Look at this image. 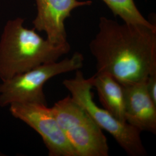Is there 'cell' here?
<instances>
[{
    "instance_id": "obj_1",
    "label": "cell",
    "mask_w": 156,
    "mask_h": 156,
    "mask_svg": "<svg viewBox=\"0 0 156 156\" xmlns=\"http://www.w3.org/2000/svg\"><path fill=\"white\" fill-rule=\"evenodd\" d=\"M89 49L97 73H108L123 85L145 82L156 70V27L101 17Z\"/></svg>"
},
{
    "instance_id": "obj_2",
    "label": "cell",
    "mask_w": 156,
    "mask_h": 156,
    "mask_svg": "<svg viewBox=\"0 0 156 156\" xmlns=\"http://www.w3.org/2000/svg\"><path fill=\"white\" fill-rule=\"evenodd\" d=\"M18 17L6 23L0 37V80L4 81L35 67L57 62L71 49L69 43L55 45Z\"/></svg>"
},
{
    "instance_id": "obj_3",
    "label": "cell",
    "mask_w": 156,
    "mask_h": 156,
    "mask_svg": "<svg viewBox=\"0 0 156 156\" xmlns=\"http://www.w3.org/2000/svg\"><path fill=\"white\" fill-rule=\"evenodd\" d=\"M62 84L73 100L82 106L102 129L108 132L130 156H145L147 152L140 138V131L127 123L118 120L104 108L97 106L91 92L92 77L86 79L78 69L75 76L65 79Z\"/></svg>"
},
{
    "instance_id": "obj_4",
    "label": "cell",
    "mask_w": 156,
    "mask_h": 156,
    "mask_svg": "<svg viewBox=\"0 0 156 156\" xmlns=\"http://www.w3.org/2000/svg\"><path fill=\"white\" fill-rule=\"evenodd\" d=\"M84 57L75 52L71 58L60 62L46 63L0 83V106H9L13 103L47 104L44 92L45 84L58 75L80 69Z\"/></svg>"
},
{
    "instance_id": "obj_5",
    "label": "cell",
    "mask_w": 156,
    "mask_h": 156,
    "mask_svg": "<svg viewBox=\"0 0 156 156\" xmlns=\"http://www.w3.org/2000/svg\"><path fill=\"white\" fill-rule=\"evenodd\" d=\"M51 108L76 156H109L102 128L71 96L56 102Z\"/></svg>"
},
{
    "instance_id": "obj_6",
    "label": "cell",
    "mask_w": 156,
    "mask_h": 156,
    "mask_svg": "<svg viewBox=\"0 0 156 156\" xmlns=\"http://www.w3.org/2000/svg\"><path fill=\"white\" fill-rule=\"evenodd\" d=\"M12 115L27 124L41 136L49 156H77L47 104L13 103Z\"/></svg>"
},
{
    "instance_id": "obj_7",
    "label": "cell",
    "mask_w": 156,
    "mask_h": 156,
    "mask_svg": "<svg viewBox=\"0 0 156 156\" xmlns=\"http://www.w3.org/2000/svg\"><path fill=\"white\" fill-rule=\"evenodd\" d=\"M37 15L33 28L44 31L46 39L55 45L68 43L65 21L76 8L91 5L92 1L79 0H35Z\"/></svg>"
},
{
    "instance_id": "obj_8",
    "label": "cell",
    "mask_w": 156,
    "mask_h": 156,
    "mask_svg": "<svg viewBox=\"0 0 156 156\" xmlns=\"http://www.w3.org/2000/svg\"><path fill=\"white\" fill-rule=\"evenodd\" d=\"M126 121L140 132L156 133V104L149 94L146 82L123 85Z\"/></svg>"
},
{
    "instance_id": "obj_9",
    "label": "cell",
    "mask_w": 156,
    "mask_h": 156,
    "mask_svg": "<svg viewBox=\"0 0 156 156\" xmlns=\"http://www.w3.org/2000/svg\"><path fill=\"white\" fill-rule=\"evenodd\" d=\"M91 77L93 87L97 91L103 108L120 122L127 123L122 84L106 73H96Z\"/></svg>"
},
{
    "instance_id": "obj_10",
    "label": "cell",
    "mask_w": 156,
    "mask_h": 156,
    "mask_svg": "<svg viewBox=\"0 0 156 156\" xmlns=\"http://www.w3.org/2000/svg\"><path fill=\"white\" fill-rule=\"evenodd\" d=\"M115 16L120 17L124 23L156 27L144 16L135 5L134 0H102Z\"/></svg>"
},
{
    "instance_id": "obj_11",
    "label": "cell",
    "mask_w": 156,
    "mask_h": 156,
    "mask_svg": "<svg viewBox=\"0 0 156 156\" xmlns=\"http://www.w3.org/2000/svg\"><path fill=\"white\" fill-rule=\"evenodd\" d=\"M147 91L156 104V70L151 73L146 81Z\"/></svg>"
},
{
    "instance_id": "obj_12",
    "label": "cell",
    "mask_w": 156,
    "mask_h": 156,
    "mask_svg": "<svg viewBox=\"0 0 156 156\" xmlns=\"http://www.w3.org/2000/svg\"><path fill=\"white\" fill-rule=\"evenodd\" d=\"M4 156V154L3 153H2L1 152H0V156Z\"/></svg>"
}]
</instances>
